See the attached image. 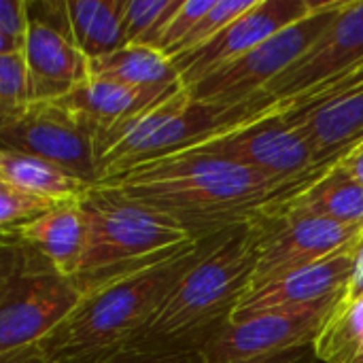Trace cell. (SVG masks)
Here are the masks:
<instances>
[{"instance_id": "6da1fadb", "label": "cell", "mask_w": 363, "mask_h": 363, "mask_svg": "<svg viewBox=\"0 0 363 363\" xmlns=\"http://www.w3.org/2000/svg\"><path fill=\"white\" fill-rule=\"evenodd\" d=\"M321 172L272 179L202 149L132 166L98 183L100 189L151 211L194 238H208L272 217Z\"/></svg>"}, {"instance_id": "7a4b0ae2", "label": "cell", "mask_w": 363, "mask_h": 363, "mask_svg": "<svg viewBox=\"0 0 363 363\" xmlns=\"http://www.w3.org/2000/svg\"><path fill=\"white\" fill-rule=\"evenodd\" d=\"M228 232L196 240L162 262L83 291L74 311L36 349L47 363H102L123 353L151 323L174 285Z\"/></svg>"}, {"instance_id": "3957f363", "label": "cell", "mask_w": 363, "mask_h": 363, "mask_svg": "<svg viewBox=\"0 0 363 363\" xmlns=\"http://www.w3.org/2000/svg\"><path fill=\"white\" fill-rule=\"evenodd\" d=\"M268 234V217L230 230L170 291L123 353H196L225 323L242 296Z\"/></svg>"}, {"instance_id": "277c9868", "label": "cell", "mask_w": 363, "mask_h": 363, "mask_svg": "<svg viewBox=\"0 0 363 363\" xmlns=\"http://www.w3.org/2000/svg\"><path fill=\"white\" fill-rule=\"evenodd\" d=\"M279 108L266 96L240 106L196 102L181 85L153 106L96 140L100 181L132 166L196 149L217 136L255 123Z\"/></svg>"}, {"instance_id": "5b68a950", "label": "cell", "mask_w": 363, "mask_h": 363, "mask_svg": "<svg viewBox=\"0 0 363 363\" xmlns=\"http://www.w3.org/2000/svg\"><path fill=\"white\" fill-rule=\"evenodd\" d=\"M81 204L85 213V245L72 277L81 294L115 277L162 262L202 240L98 185L83 196Z\"/></svg>"}, {"instance_id": "8992f818", "label": "cell", "mask_w": 363, "mask_h": 363, "mask_svg": "<svg viewBox=\"0 0 363 363\" xmlns=\"http://www.w3.org/2000/svg\"><path fill=\"white\" fill-rule=\"evenodd\" d=\"M0 355L34 347L79 304L81 291L64 274L17 245L2 242Z\"/></svg>"}, {"instance_id": "52a82bcc", "label": "cell", "mask_w": 363, "mask_h": 363, "mask_svg": "<svg viewBox=\"0 0 363 363\" xmlns=\"http://www.w3.org/2000/svg\"><path fill=\"white\" fill-rule=\"evenodd\" d=\"M345 2L347 0L319 2L315 13L308 17L283 28L253 51L187 87L189 96L196 102L217 106H240L253 98H259L262 91L296 60H300L308 47L328 30Z\"/></svg>"}, {"instance_id": "ba28073f", "label": "cell", "mask_w": 363, "mask_h": 363, "mask_svg": "<svg viewBox=\"0 0 363 363\" xmlns=\"http://www.w3.org/2000/svg\"><path fill=\"white\" fill-rule=\"evenodd\" d=\"M0 145L51 162L89 185L100 183L96 136L60 100L32 102L21 113L0 119Z\"/></svg>"}, {"instance_id": "9c48e42d", "label": "cell", "mask_w": 363, "mask_h": 363, "mask_svg": "<svg viewBox=\"0 0 363 363\" xmlns=\"http://www.w3.org/2000/svg\"><path fill=\"white\" fill-rule=\"evenodd\" d=\"M340 300L342 296H334L315 304L270 311L238 323H225L196 351L198 362H240L311 347Z\"/></svg>"}, {"instance_id": "30bf717a", "label": "cell", "mask_w": 363, "mask_h": 363, "mask_svg": "<svg viewBox=\"0 0 363 363\" xmlns=\"http://www.w3.org/2000/svg\"><path fill=\"white\" fill-rule=\"evenodd\" d=\"M196 149L272 179H298L334 166L321 164L308 138L279 113L217 136Z\"/></svg>"}, {"instance_id": "8fae6325", "label": "cell", "mask_w": 363, "mask_h": 363, "mask_svg": "<svg viewBox=\"0 0 363 363\" xmlns=\"http://www.w3.org/2000/svg\"><path fill=\"white\" fill-rule=\"evenodd\" d=\"M362 232L363 228L308 215L268 217V234L245 296H251L287 274L336 253L353 242Z\"/></svg>"}, {"instance_id": "7c38bea8", "label": "cell", "mask_w": 363, "mask_h": 363, "mask_svg": "<svg viewBox=\"0 0 363 363\" xmlns=\"http://www.w3.org/2000/svg\"><path fill=\"white\" fill-rule=\"evenodd\" d=\"M363 60V0H347L328 30L264 91L270 102H294L347 74Z\"/></svg>"}, {"instance_id": "4fadbf2b", "label": "cell", "mask_w": 363, "mask_h": 363, "mask_svg": "<svg viewBox=\"0 0 363 363\" xmlns=\"http://www.w3.org/2000/svg\"><path fill=\"white\" fill-rule=\"evenodd\" d=\"M319 2L313 0H257L245 15L234 19L213 40L200 49L174 57L181 85L187 89L211 72L232 64L283 28L315 13Z\"/></svg>"}, {"instance_id": "5bb4252c", "label": "cell", "mask_w": 363, "mask_h": 363, "mask_svg": "<svg viewBox=\"0 0 363 363\" xmlns=\"http://www.w3.org/2000/svg\"><path fill=\"white\" fill-rule=\"evenodd\" d=\"M362 234L347 247L338 249L336 253L302 270H296L287 274L285 279L251 296H245L234 308L230 323H238V321H245V319H251L255 315L270 313V311L296 308V306L315 304L334 296H345L347 285L353 277L355 255H357V245H359Z\"/></svg>"}, {"instance_id": "9a60e30c", "label": "cell", "mask_w": 363, "mask_h": 363, "mask_svg": "<svg viewBox=\"0 0 363 363\" xmlns=\"http://www.w3.org/2000/svg\"><path fill=\"white\" fill-rule=\"evenodd\" d=\"M23 55L32 102L60 100L89 77V60L77 49L72 36L40 19L30 17Z\"/></svg>"}, {"instance_id": "2e32d148", "label": "cell", "mask_w": 363, "mask_h": 363, "mask_svg": "<svg viewBox=\"0 0 363 363\" xmlns=\"http://www.w3.org/2000/svg\"><path fill=\"white\" fill-rule=\"evenodd\" d=\"M81 200H62L43 217L2 232V242L26 249L72 281L85 245V213Z\"/></svg>"}, {"instance_id": "e0dca14e", "label": "cell", "mask_w": 363, "mask_h": 363, "mask_svg": "<svg viewBox=\"0 0 363 363\" xmlns=\"http://www.w3.org/2000/svg\"><path fill=\"white\" fill-rule=\"evenodd\" d=\"M181 87V85H177ZM172 89L157 91V89H138L123 85L113 79L104 77H87L81 85H77L70 94L60 98V102L70 108L96 136V140L123 125L132 117L140 115L149 106H153L157 100L168 96Z\"/></svg>"}, {"instance_id": "ac0fdd59", "label": "cell", "mask_w": 363, "mask_h": 363, "mask_svg": "<svg viewBox=\"0 0 363 363\" xmlns=\"http://www.w3.org/2000/svg\"><path fill=\"white\" fill-rule=\"evenodd\" d=\"M283 117L308 138L321 164H336L363 140V87L323 106Z\"/></svg>"}, {"instance_id": "d6986e66", "label": "cell", "mask_w": 363, "mask_h": 363, "mask_svg": "<svg viewBox=\"0 0 363 363\" xmlns=\"http://www.w3.org/2000/svg\"><path fill=\"white\" fill-rule=\"evenodd\" d=\"M308 215L363 228V187L336 162L311 185L285 200L272 217Z\"/></svg>"}, {"instance_id": "ffe728a7", "label": "cell", "mask_w": 363, "mask_h": 363, "mask_svg": "<svg viewBox=\"0 0 363 363\" xmlns=\"http://www.w3.org/2000/svg\"><path fill=\"white\" fill-rule=\"evenodd\" d=\"M89 74L113 79L138 89L166 91L181 85L172 60L166 57L162 51L145 45H128L104 57L91 60Z\"/></svg>"}, {"instance_id": "44dd1931", "label": "cell", "mask_w": 363, "mask_h": 363, "mask_svg": "<svg viewBox=\"0 0 363 363\" xmlns=\"http://www.w3.org/2000/svg\"><path fill=\"white\" fill-rule=\"evenodd\" d=\"M0 183L53 202L83 198L96 187L51 162L9 149H0Z\"/></svg>"}, {"instance_id": "7402d4cb", "label": "cell", "mask_w": 363, "mask_h": 363, "mask_svg": "<svg viewBox=\"0 0 363 363\" xmlns=\"http://www.w3.org/2000/svg\"><path fill=\"white\" fill-rule=\"evenodd\" d=\"M128 0H68L72 40L91 62L123 47L121 23Z\"/></svg>"}, {"instance_id": "603a6c76", "label": "cell", "mask_w": 363, "mask_h": 363, "mask_svg": "<svg viewBox=\"0 0 363 363\" xmlns=\"http://www.w3.org/2000/svg\"><path fill=\"white\" fill-rule=\"evenodd\" d=\"M363 345V300L338 302L323 323L313 349L321 363H349Z\"/></svg>"}, {"instance_id": "cb8c5ba5", "label": "cell", "mask_w": 363, "mask_h": 363, "mask_svg": "<svg viewBox=\"0 0 363 363\" xmlns=\"http://www.w3.org/2000/svg\"><path fill=\"white\" fill-rule=\"evenodd\" d=\"M183 0H128L121 23L123 47L128 45H157L168 21L181 9Z\"/></svg>"}, {"instance_id": "d4e9b609", "label": "cell", "mask_w": 363, "mask_h": 363, "mask_svg": "<svg viewBox=\"0 0 363 363\" xmlns=\"http://www.w3.org/2000/svg\"><path fill=\"white\" fill-rule=\"evenodd\" d=\"M32 104L28 64L23 53L0 55V119L13 117Z\"/></svg>"}, {"instance_id": "484cf974", "label": "cell", "mask_w": 363, "mask_h": 363, "mask_svg": "<svg viewBox=\"0 0 363 363\" xmlns=\"http://www.w3.org/2000/svg\"><path fill=\"white\" fill-rule=\"evenodd\" d=\"M257 0H215V4L211 6V11L198 21V26L191 30V34L179 45V49L174 51V57H181L185 53H191L196 49H200L202 45H206L208 40H213L221 30H225L234 19H238L240 15H245Z\"/></svg>"}, {"instance_id": "4316f807", "label": "cell", "mask_w": 363, "mask_h": 363, "mask_svg": "<svg viewBox=\"0 0 363 363\" xmlns=\"http://www.w3.org/2000/svg\"><path fill=\"white\" fill-rule=\"evenodd\" d=\"M57 202L38 198L34 194L21 191L6 183H0V225L2 232H11L19 225H26L45 213H49Z\"/></svg>"}, {"instance_id": "83f0119b", "label": "cell", "mask_w": 363, "mask_h": 363, "mask_svg": "<svg viewBox=\"0 0 363 363\" xmlns=\"http://www.w3.org/2000/svg\"><path fill=\"white\" fill-rule=\"evenodd\" d=\"M213 4H215V0H183L181 9L174 13V17L168 21L166 30L162 32L155 49L172 60V55L179 49V45L191 34V30L211 11Z\"/></svg>"}, {"instance_id": "f1b7e54d", "label": "cell", "mask_w": 363, "mask_h": 363, "mask_svg": "<svg viewBox=\"0 0 363 363\" xmlns=\"http://www.w3.org/2000/svg\"><path fill=\"white\" fill-rule=\"evenodd\" d=\"M28 30V0H0V55L23 53Z\"/></svg>"}, {"instance_id": "f546056e", "label": "cell", "mask_w": 363, "mask_h": 363, "mask_svg": "<svg viewBox=\"0 0 363 363\" xmlns=\"http://www.w3.org/2000/svg\"><path fill=\"white\" fill-rule=\"evenodd\" d=\"M363 87V60L355 66L351 68L347 74L338 77L336 81L294 100V102H287V104H277L279 106V115H287V113H298V111H308V108H317V106H323L345 94H351L355 89H362Z\"/></svg>"}, {"instance_id": "4dcf8cb0", "label": "cell", "mask_w": 363, "mask_h": 363, "mask_svg": "<svg viewBox=\"0 0 363 363\" xmlns=\"http://www.w3.org/2000/svg\"><path fill=\"white\" fill-rule=\"evenodd\" d=\"M102 363H198V355L187 353H119Z\"/></svg>"}, {"instance_id": "1f68e13d", "label": "cell", "mask_w": 363, "mask_h": 363, "mask_svg": "<svg viewBox=\"0 0 363 363\" xmlns=\"http://www.w3.org/2000/svg\"><path fill=\"white\" fill-rule=\"evenodd\" d=\"M228 363H321V362L317 359L315 349H313V345H311V347L289 349V351H283V353H272V355H262V357H251V359H240V362H228Z\"/></svg>"}, {"instance_id": "d6a6232c", "label": "cell", "mask_w": 363, "mask_h": 363, "mask_svg": "<svg viewBox=\"0 0 363 363\" xmlns=\"http://www.w3.org/2000/svg\"><path fill=\"white\" fill-rule=\"evenodd\" d=\"M363 300V234L357 245V255H355V268H353V277L347 285V291L342 296L340 302L345 304H353Z\"/></svg>"}, {"instance_id": "836d02e7", "label": "cell", "mask_w": 363, "mask_h": 363, "mask_svg": "<svg viewBox=\"0 0 363 363\" xmlns=\"http://www.w3.org/2000/svg\"><path fill=\"white\" fill-rule=\"evenodd\" d=\"M338 164L363 187V140L359 145H355L345 157H340Z\"/></svg>"}, {"instance_id": "e575fe53", "label": "cell", "mask_w": 363, "mask_h": 363, "mask_svg": "<svg viewBox=\"0 0 363 363\" xmlns=\"http://www.w3.org/2000/svg\"><path fill=\"white\" fill-rule=\"evenodd\" d=\"M0 363H47L45 357L40 355V351L34 347H26V349H19V351H13V353H6V355H0Z\"/></svg>"}, {"instance_id": "d590c367", "label": "cell", "mask_w": 363, "mask_h": 363, "mask_svg": "<svg viewBox=\"0 0 363 363\" xmlns=\"http://www.w3.org/2000/svg\"><path fill=\"white\" fill-rule=\"evenodd\" d=\"M349 363H363V345L359 347V351L355 353V357H353Z\"/></svg>"}]
</instances>
